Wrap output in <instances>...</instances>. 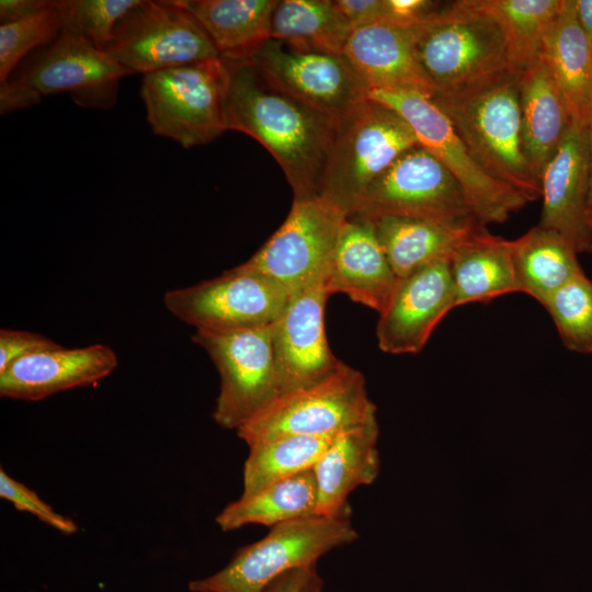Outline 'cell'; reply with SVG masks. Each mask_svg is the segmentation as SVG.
<instances>
[{
    "instance_id": "cell-1",
    "label": "cell",
    "mask_w": 592,
    "mask_h": 592,
    "mask_svg": "<svg viewBox=\"0 0 592 592\" xmlns=\"http://www.w3.org/2000/svg\"><path fill=\"white\" fill-rule=\"evenodd\" d=\"M227 130L257 139L275 158L294 198L319 196L337 121L272 83L249 60H224Z\"/></svg>"
},
{
    "instance_id": "cell-2",
    "label": "cell",
    "mask_w": 592,
    "mask_h": 592,
    "mask_svg": "<svg viewBox=\"0 0 592 592\" xmlns=\"http://www.w3.org/2000/svg\"><path fill=\"white\" fill-rule=\"evenodd\" d=\"M417 55L434 96L458 95L515 72L501 29L477 0L442 7L426 21Z\"/></svg>"
},
{
    "instance_id": "cell-3",
    "label": "cell",
    "mask_w": 592,
    "mask_h": 592,
    "mask_svg": "<svg viewBox=\"0 0 592 592\" xmlns=\"http://www.w3.org/2000/svg\"><path fill=\"white\" fill-rule=\"evenodd\" d=\"M432 100L489 174L522 193L528 202L540 198V182L523 148L520 72H510L458 95Z\"/></svg>"
},
{
    "instance_id": "cell-4",
    "label": "cell",
    "mask_w": 592,
    "mask_h": 592,
    "mask_svg": "<svg viewBox=\"0 0 592 592\" xmlns=\"http://www.w3.org/2000/svg\"><path fill=\"white\" fill-rule=\"evenodd\" d=\"M419 145L403 117L367 98L337 121L319 196L349 217L368 186Z\"/></svg>"
},
{
    "instance_id": "cell-5",
    "label": "cell",
    "mask_w": 592,
    "mask_h": 592,
    "mask_svg": "<svg viewBox=\"0 0 592 592\" xmlns=\"http://www.w3.org/2000/svg\"><path fill=\"white\" fill-rule=\"evenodd\" d=\"M128 75L105 50L62 31L52 44L26 57L0 84V113L23 110L44 96L64 92L80 106L106 110L115 104L119 80Z\"/></svg>"
},
{
    "instance_id": "cell-6",
    "label": "cell",
    "mask_w": 592,
    "mask_h": 592,
    "mask_svg": "<svg viewBox=\"0 0 592 592\" xmlns=\"http://www.w3.org/2000/svg\"><path fill=\"white\" fill-rule=\"evenodd\" d=\"M350 514L311 515L271 527L260 540L239 547L214 574L192 580L191 592H262L284 573L315 566L338 547L357 539Z\"/></svg>"
},
{
    "instance_id": "cell-7",
    "label": "cell",
    "mask_w": 592,
    "mask_h": 592,
    "mask_svg": "<svg viewBox=\"0 0 592 592\" xmlns=\"http://www.w3.org/2000/svg\"><path fill=\"white\" fill-rule=\"evenodd\" d=\"M229 73L221 58L145 75L140 95L152 133L184 148L206 145L227 130Z\"/></svg>"
},
{
    "instance_id": "cell-8",
    "label": "cell",
    "mask_w": 592,
    "mask_h": 592,
    "mask_svg": "<svg viewBox=\"0 0 592 592\" xmlns=\"http://www.w3.org/2000/svg\"><path fill=\"white\" fill-rule=\"evenodd\" d=\"M368 98L405 118L420 146L457 181L474 216L482 226L503 223L528 203L522 193L493 178L478 163L432 98L402 90H371Z\"/></svg>"
},
{
    "instance_id": "cell-9",
    "label": "cell",
    "mask_w": 592,
    "mask_h": 592,
    "mask_svg": "<svg viewBox=\"0 0 592 592\" xmlns=\"http://www.w3.org/2000/svg\"><path fill=\"white\" fill-rule=\"evenodd\" d=\"M376 415L364 375L341 365L323 379L285 394L237 430L248 446L291 435H328Z\"/></svg>"
},
{
    "instance_id": "cell-10",
    "label": "cell",
    "mask_w": 592,
    "mask_h": 592,
    "mask_svg": "<svg viewBox=\"0 0 592 592\" xmlns=\"http://www.w3.org/2000/svg\"><path fill=\"white\" fill-rule=\"evenodd\" d=\"M349 217H405L443 224L476 219L457 181L420 145L401 155L368 186Z\"/></svg>"
},
{
    "instance_id": "cell-11",
    "label": "cell",
    "mask_w": 592,
    "mask_h": 592,
    "mask_svg": "<svg viewBox=\"0 0 592 592\" xmlns=\"http://www.w3.org/2000/svg\"><path fill=\"white\" fill-rule=\"evenodd\" d=\"M288 293L265 275L241 264L198 284L168 291V311L196 331L230 333L272 325Z\"/></svg>"
},
{
    "instance_id": "cell-12",
    "label": "cell",
    "mask_w": 592,
    "mask_h": 592,
    "mask_svg": "<svg viewBox=\"0 0 592 592\" xmlns=\"http://www.w3.org/2000/svg\"><path fill=\"white\" fill-rule=\"evenodd\" d=\"M192 340L220 377L213 411L220 428L237 431L280 396L271 325L230 333L195 331Z\"/></svg>"
},
{
    "instance_id": "cell-13",
    "label": "cell",
    "mask_w": 592,
    "mask_h": 592,
    "mask_svg": "<svg viewBox=\"0 0 592 592\" xmlns=\"http://www.w3.org/2000/svg\"><path fill=\"white\" fill-rule=\"evenodd\" d=\"M105 52L143 76L220 58L200 23L177 0L141 1L117 23Z\"/></svg>"
},
{
    "instance_id": "cell-14",
    "label": "cell",
    "mask_w": 592,
    "mask_h": 592,
    "mask_svg": "<svg viewBox=\"0 0 592 592\" xmlns=\"http://www.w3.org/2000/svg\"><path fill=\"white\" fill-rule=\"evenodd\" d=\"M345 219V214L320 196L294 198L284 223L241 265L291 295L327 276Z\"/></svg>"
},
{
    "instance_id": "cell-15",
    "label": "cell",
    "mask_w": 592,
    "mask_h": 592,
    "mask_svg": "<svg viewBox=\"0 0 592 592\" xmlns=\"http://www.w3.org/2000/svg\"><path fill=\"white\" fill-rule=\"evenodd\" d=\"M250 60L272 83L335 119L368 98V86L343 54L269 38Z\"/></svg>"
},
{
    "instance_id": "cell-16",
    "label": "cell",
    "mask_w": 592,
    "mask_h": 592,
    "mask_svg": "<svg viewBox=\"0 0 592 592\" xmlns=\"http://www.w3.org/2000/svg\"><path fill=\"white\" fill-rule=\"evenodd\" d=\"M325 281L291 294L271 325L280 395L323 379L342 363L327 341L325 307L330 295Z\"/></svg>"
},
{
    "instance_id": "cell-17",
    "label": "cell",
    "mask_w": 592,
    "mask_h": 592,
    "mask_svg": "<svg viewBox=\"0 0 592 592\" xmlns=\"http://www.w3.org/2000/svg\"><path fill=\"white\" fill-rule=\"evenodd\" d=\"M455 307L449 260L431 263L399 278L379 314V349L390 354L419 353Z\"/></svg>"
},
{
    "instance_id": "cell-18",
    "label": "cell",
    "mask_w": 592,
    "mask_h": 592,
    "mask_svg": "<svg viewBox=\"0 0 592 592\" xmlns=\"http://www.w3.org/2000/svg\"><path fill=\"white\" fill-rule=\"evenodd\" d=\"M589 183L590 125L573 122L542 172L538 225L560 234L578 253H592Z\"/></svg>"
},
{
    "instance_id": "cell-19",
    "label": "cell",
    "mask_w": 592,
    "mask_h": 592,
    "mask_svg": "<svg viewBox=\"0 0 592 592\" xmlns=\"http://www.w3.org/2000/svg\"><path fill=\"white\" fill-rule=\"evenodd\" d=\"M428 20L415 24L378 22L352 31L343 55L369 91L402 90L434 96V88L417 55V45Z\"/></svg>"
},
{
    "instance_id": "cell-20",
    "label": "cell",
    "mask_w": 592,
    "mask_h": 592,
    "mask_svg": "<svg viewBox=\"0 0 592 592\" xmlns=\"http://www.w3.org/2000/svg\"><path fill=\"white\" fill-rule=\"evenodd\" d=\"M116 353L107 345L64 346L25 356L0 373V396L38 401L57 392L91 386L117 366Z\"/></svg>"
},
{
    "instance_id": "cell-21",
    "label": "cell",
    "mask_w": 592,
    "mask_h": 592,
    "mask_svg": "<svg viewBox=\"0 0 592 592\" xmlns=\"http://www.w3.org/2000/svg\"><path fill=\"white\" fill-rule=\"evenodd\" d=\"M398 280L372 223L346 217L325 281L328 294H345L380 314Z\"/></svg>"
},
{
    "instance_id": "cell-22",
    "label": "cell",
    "mask_w": 592,
    "mask_h": 592,
    "mask_svg": "<svg viewBox=\"0 0 592 592\" xmlns=\"http://www.w3.org/2000/svg\"><path fill=\"white\" fill-rule=\"evenodd\" d=\"M376 415L339 432L314 467L317 515L349 514L348 498L362 485L372 483L379 468Z\"/></svg>"
},
{
    "instance_id": "cell-23",
    "label": "cell",
    "mask_w": 592,
    "mask_h": 592,
    "mask_svg": "<svg viewBox=\"0 0 592 592\" xmlns=\"http://www.w3.org/2000/svg\"><path fill=\"white\" fill-rule=\"evenodd\" d=\"M520 104L524 153L540 182L544 168L574 121L551 73L539 58L520 72Z\"/></svg>"
},
{
    "instance_id": "cell-24",
    "label": "cell",
    "mask_w": 592,
    "mask_h": 592,
    "mask_svg": "<svg viewBox=\"0 0 592 592\" xmlns=\"http://www.w3.org/2000/svg\"><path fill=\"white\" fill-rule=\"evenodd\" d=\"M538 58L559 88L574 122H592V47L576 14L574 0L562 5L543 39Z\"/></svg>"
},
{
    "instance_id": "cell-25",
    "label": "cell",
    "mask_w": 592,
    "mask_h": 592,
    "mask_svg": "<svg viewBox=\"0 0 592 592\" xmlns=\"http://www.w3.org/2000/svg\"><path fill=\"white\" fill-rule=\"evenodd\" d=\"M372 223L398 278L449 260L454 251L482 226L478 220L443 224L415 218L382 217Z\"/></svg>"
},
{
    "instance_id": "cell-26",
    "label": "cell",
    "mask_w": 592,
    "mask_h": 592,
    "mask_svg": "<svg viewBox=\"0 0 592 592\" xmlns=\"http://www.w3.org/2000/svg\"><path fill=\"white\" fill-rule=\"evenodd\" d=\"M200 23L227 61L249 60L270 38L277 0H177Z\"/></svg>"
},
{
    "instance_id": "cell-27",
    "label": "cell",
    "mask_w": 592,
    "mask_h": 592,
    "mask_svg": "<svg viewBox=\"0 0 592 592\" xmlns=\"http://www.w3.org/2000/svg\"><path fill=\"white\" fill-rule=\"evenodd\" d=\"M456 307L520 293L511 240L481 227L449 259Z\"/></svg>"
},
{
    "instance_id": "cell-28",
    "label": "cell",
    "mask_w": 592,
    "mask_h": 592,
    "mask_svg": "<svg viewBox=\"0 0 592 592\" xmlns=\"http://www.w3.org/2000/svg\"><path fill=\"white\" fill-rule=\"evenodd\" d=\"M511 242L519 291L542 305L584 273L576 248L555 230L537 225Z\"/></svg>"
},
{
    "instance_id": "cell-29",
    "label": "cell",
    "mask_w": 592,
    "mask_h": 592,
    "mask_svg": "<svg viewBox=\"0 0 592 592\" xmlns=\"http://www.w3.org/2000/svg\"><path fill=\"white\" fill-rule=\"evenodd\" d=\"M318 491L314 468L278 480L258 493L231 501L215 521L224 532L250 524L270 528L294 520L317 515Z\"/></svg>"
},
{
    "instance_id": "cell-30",
    "label": "cell",
    "mask_w": 592,
    "mask_h": 592,
    "mask_svg": "<svg viewBox=\"0 0 592 592\" xmlns=\"http://www.w3.org/2000/svg\"><path fill=\"white\" fill-rule=\"evenodd\" d=\"M353 30L334 0H277L270 38L300 49L343 54Z\"/></svg>"
},
{
    "instance_id": "cell-31",
    "label": "cell",
    "mask_w": 592,
    "mask_h": 592,
    "mask_svg": "<svg viewBox=\"0 0 592 592\" xmlns=\"http://www.w3.org/2000/svg\"><path fill=\"white\" fill-rule=\"evenodd\" d=\"M337 434L291 435L248 446L240 497H251L278 480L314 468Z\"/></svg>"
},
{
    "instance_id": "cell-32",
    "label": "cell",
    "mask_w": 592,
    "mask_h": 592,
    "mask_svg": "<svg viewBox=\"0 0 592 592\" xmlns=\"http://www.w3.org/2000/svg\"><path fill=\"white\" fill-rule=\"evenodd\" d=\"M501 29L512 68L521 72L538 58L562 0H477Z\"/></svg>"
},
{
    "instance_id": "cell-33",
    "label": "cell",
    "mask_w": 592,
    "mask_h": 592,
    "mask_svg": "<svg viewBox=\"0 0 592 592\" xmlns=\"http://www.w3.org/2000/svg\"><path fill=\"white\" fill-rule=\"evenodd\" d=\"M543 306L568 350L592 354V281L584 273L555 292Z\"/></svg>"
},
{
    "instance_id": "cell-34",
    "label": "cell",
    "mask_w": 592,
    "mask_h": 592,
    "mask_svg": "<svg viewBox=\"0 0 592 592\" xmlns=\"http://www.w3.org/2000/svg\"><path fill=\"white\" fill-rule=\"evenodd\" d=\"M62 22L54 1L22 20L0 25V82L3 84L20 64L35 50L56 41Z\"/></svg>"
},
{
    "instance_id": "cell-35",
    "label": "cell",
    "mask_w": 592,
    "mask_h": 592,
    "mask_svg": "<svg viewBox=\"0 0 592 592\" xmlns=\"http://www.w3.org/2000/svg\"><path fill=\"white\" fill-rule=\"evenodd\" d=\"M140 0H54L62 31L81 36L105 50L117 23Z\"/></svg>"
},
{
    "instance_id": "cell-36",
    "label": "cell",
    "mask_w": 592,
    "mask_h": 592,
    "mask_svg": "<svg viewBox=\"0 0 592 592\" xmlns=\"http://www.w3.org/2000/svg\"><path fill=\"white\" fill-rule=\"evenodd\" d=\"M0 497L18 511L31 513L62 534L72 535L79 530L72 519L55 511L34 490L9 476L3 468L0 469Z\"/></svg>"
},
{
    "instance_id": "cell-37",
    "label": "cell",
    "mask_w": 592,
    "mask_h": 592,
    "mask_svg": "<svg viewBox=\"0 0 592 592\" xmlns=\"http://www.w3.org/2000/svg\"><path fill=\"white\" fill-rule=\"evenodd\" d=\"M60 346L52 339L36 332L1 329L0 373L4 372L18 360Z\"/></svg>"
},
{
    "instance_id": "cell-38",
    "label": "cell",
    "mask_w": 592,
    "mask_h": 592,
    "mask_svg": "<svg viewBox=\"0 0 592 592\" xmlns=\"http://www.w3.org/2000/svg\"><path fill=\"white\" fill-rule=\"evenodd\" d=\"M384 22L415 24L436 14L442 8L431 0H384Z\"/></svg>"
},
{
    "instance_id": "cell-39",
    "label": "cell",
    "mask_w": 592,
    "mask_h": 592,
    "mask_svg": "<svg viewBox=\"0 0 592 592\" xmlns=\"http://www.w3.org/2000/svg\"><path fill=\"white\" fill-rule=\"evenodd\" d=\"M353 27L384 22V0H334Z\"/></svg>"
},
{
    "instance_id": "cell-40",
    "label": "cell",
    "mask_w": 592,
    "mask_h": 592,
    "mask_svg": "<svg viewBox=\"0 0 592 592\" xmlns=\"http://www.w3.org/2000/svg\"><path fill=\"white\" fill-rule=\"evenodd\" d=\"M50 0H1V24L15 22L38 13L50 5Z\"/></svg>"
},
{
    "instance_id": "cell-41",
    "label": "cell",
    "mask_w": 592,
    "mask_h": 592,
    "mask_svg": "<svg viewBox=\"0 0 592 592\" xmlns=\"http://www.w3.org/2000/svg\"><path fill=\"white\" fill-rule=\"evenodd\" d=\"M315 566L291 570L272 581L262 592H300L311 568Z\"/></svg>"
},
{
    "instance_id": "cell-42",
    "label": "cell",
    "mask_w": 592,
    "mask_h": 592,
    "mask_svg": "<svg viewBox=\"0 0 592 592\" xmlns=\"http://www.w3.org/2000/svg\"><path fill=\"white\" fill-rule=\"evenodd\" d=\"M577 19L592 47V0H574Z\"/></svg>"
},
{
    "instance_id": "cell-43",
    "label": "cell",
    "mask_w": 592,
    "mask_h": 592,
    "mask_svg": "<svg viewBox=\"0 0 592 592\" xmlns=\"http://www.w3.org/2000/svg\"><path fill=\"white\" fill-rule=\"evenodd\" d=\"M300 592H322V580L316 570V566L311 568Z\"/></svg>"
},
{
    "instance_id": "cell-44",
    "label": "cell",
    "mask_w": 592,
    "mask_h": 592,
    "mask_svg": "<svg viewBox=\"0 0 592 592\" xmlns=\"http://www.w3.org/2000/svg\"><path fill=\"white\" fill-rule=\"evenodd\" d=\"M589 215L592 220V122L590 123V183L588 198Z\"/></svg>"
},
{
    "instance_id": "cell-45",
    "label": "cell",
    "mask_w": 592,
    "mask_h": 592,
    "mask_svg": "<svg viewBox=\"0 0 592 592\" xmlns=\"http://www.w3.org/2000/svg\"><path fill=\"white\" fill-rule=\"evenodd\" d=\"M33 592H35V591H33Z\"/></svg>"
}]
</instances>
